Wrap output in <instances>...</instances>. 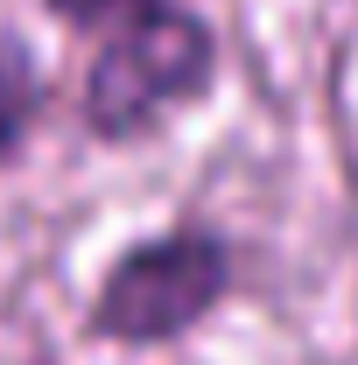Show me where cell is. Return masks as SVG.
Masks as SVG:
<instances>
[{
  "label": "cell",
  "instance_id": "obj_1",
  "mask_svg": "<svg viewBox=\"0 0 358 365\" xmlns=\"http://www.w3.org/2000/svg\"><path fill=\"white\" fill-rule=\"evenodd\" d=\"M218 85V29L176 0L120 21L85 78V127L106 148H134L162 134L190 106H204Z\"/></svg>",
  "mask_w": 358,
  "mask_h": 365
},
{
  "label": "cell",
  "instance_id": "obj_2",
  "mask_svg": "<svg viewBox=\"0 0 358 365\" xmlns=\"http://www.w3.org/2000/svg\"><path fill=\"white\" fill-rule=\"evenodd\" d=\"M225 295H232V246H225V232L169 225V232L134 239L98 274L85 330L98 344H127V351L183 344L190 330H204L225 309Z\"/></svg>",
  "mask_w": 358,
  "mask_h": 365
},
{
  "label": "cell",
  "instance_id": "obj_3",
  "mask_svg": "<svg viewBox=\"0 0 358 365\" xmlns=\"http://www.w3.org/2000/svg\"><path fill=\"white\" fill-rule=\"evenodd\" d=\"M36 113H43V78H36V63H29L21 49L0 43V169L21 155Z\"/></svg>",
  "mask_w": 358,
  "mask_h": 365
},
{
  "label": "cell",
  "instance_id": "obj_4",
  "mask_svg": "<svg viewBox=\"0 0 358 365\" xmlns=\"http://www.w3.org/2000/svg\"><path fill=\"white\" fill-rule=\"evenodd\" d=\"M148 7H162V0H49V14L63 21V29H120V21H134Z\"/></svg>",
  "mask_w": 358,
  "mask_h": 365
}]
</instances>
